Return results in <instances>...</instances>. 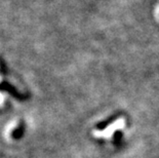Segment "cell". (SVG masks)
<instances>
[{
	"mask_svg": "<svg viewBox=\"0 0 159 158\" xmlns=\"http://www.w3.org/2000/svg\"><path fill=\"white\" fill-rule=\"evenodd\" d=\"M0 81H1V77H0Z\"/></svg>",
	"mask_w": 159,
	"mask_h": 158,
	"instance_id": "cell-3",
	"label": "cell"
},
{
	"mask_svg": "<svg viewBox=\"0 0 159 158\" xmlns=\"http://www.w3.org/2000/svg\"><path fill=\"white\" fill-rule=\"evenodd\" d=\"M5 97H6V96L4 93L0 92V106H3V104L5 102Z\"/></svg>",
	"mask_w": 159,
	"mask_h": 158,
	"instance_id": "cell-2",
	"label": "cell"
},
{
	"mask_svg": "<svg viewBox=\"0 0 159 158\" xmlns=\"http://www.w3.org/2000/svg\"><path fill=\"white\" fill-rule=\"evenodd\" d=\"M125 125V120L123 118L117 119L116 121L111 123L107 129L103 130H94L93 136L96 138H103V139H109L114 134V133L118 129H122Z\"/></svg>",
	"mask_w": 159,
	"mask_h": 158,
	"instance_id": "cell-1",
	"label": "cell"
}]
</instances>
